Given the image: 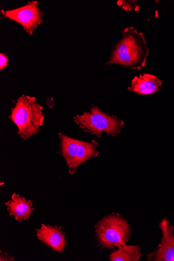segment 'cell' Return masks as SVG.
<instances>
[{"mask_svg": "<svg viewBox=\"0 0 174 261\" xmlns=\"http://www.w3.org/2000/svg\"><path fill=\"white\" fill-rule=\"evenodd\" d=\"M122 33V38L116 44L107 65L115 64L141 70L145 66L150 51L143 34L133 27L127 28Z\"/></svg>", "mask_w": 174, "mask_h": 261, "instance_id": "obj_1", "label": "cell"}, {"mask_svg": "<svg viewBox=\"0 0 174 261\" xmlns=\"http://www.w3.org/2000/svg\"><path fill=\"white\" fill-rule=\"evenodd\" d=\"M43 107L38 103L35 97L22 95L11 110L10 116L16 125L18 134L23 139L35 135L43 125L44 117Z\"/></svg>", "mask_w": 174, "mask_h": 261, "instance_id": "obj_2", "label": "cell"}, {"mask_svg": "<svg viewBox=\"0 0 174 261\" xmlns=\"http://www.w3.org/2000/svg\"><path fill=\"white\" fill-rule=\"evenodd\" d=\"M74 121L84 132L100 137L103 133L116 136L120 134L124 123L115 115L109 116L97 106H93L89 112L77 115Z\"/></svg>", "mask_w": 174, "mask_h": 261, "instance_id": "obj_3", "label": "cell"}, {"mask_svg": "<svg viewBox=\"0 0 174 261\" xmlns=\"http://www.w3.org/2000/svg\"><path fill=\"white\" fill-rule=\"evenodd\" d=\"M99 243L104 248H120L126 244L131 234L128 222L119 215L107 216L96 225Z\"/></svg>", "mask_w": 174, "mask_h": 261, "instance_id": "obj_4", "label": "cell"}, {"mask_svg": "<svg viewBox=\"0 0 174 261\" xmlns=\"http://www.w3.org/2000/svg\"><path fill=\"white\" fill-rule=\"evenodd\" d=\"M2 14L5 17L19 23L30 35L33 34L35 30L43 22V14L37 1L30 2L27 5L15 9L3 10Z\"/></svg>", "mask_w": 174, "mask_h": 261, "instance_id": "obj_5", "label": "cell"}, {"mask_svg": "<svg viewBox=\"0 0 174 261\" xmlns=\"http://www.w3.org/2000/svg\"><path fill=\"white\" fill-rule=\"evenodd\" d=\"M162 237L158 249L148 255V259L155 261H174L173 227L166 218L159 224Z\"/></svg>", "mask_w": 174, "mask_h": 261, "instance_id": "obj_6", "label": "cell"}, {"mask_svg": "<svg viewBox=\"0 0 174 261\" xmlns=\"http://www.w3.org/2000/svg\"><path fill=\"white\" fill-rule=\"evenodd\" d=\"M38 239L53 250L62 252L66 245L65 233L58 226L41 225L37 229Z\"/></svg>", "mask_w": 174, "mask_h": 261, "instance_id": "obj_7", "label": "cell"}, {"mask_svg": "<svg viewBox=\"0 0 174 261\" xmlns=\"http://www.w3.org/2000/svg\"><path fill=\"white\" fill-rule=\"evenodd\" d=\"M162 85L161 81L156 76L144 74L135 76L128 90L138 94L149 95L159 91Z\"/></svg>", "mask_w": 174, "mask_h": 261, "instance_id": "obj_8", "label": "cell"}, {"mask_svg": "<svg viewBox=\"0 0 174 261\" xmlns=\"http://www.w3.org/2000/svg\"><path fill=\"white\" fill-rule=\"evenodd\" d=\"M6 205L10 215L14 216L19 222L29 219L35 210L31 200L27 201L15 193L12 195L11 200L7 202Z\"/></svg>", "mask_w": 174, "mask_h": 261, "instance_id": "obj_9", "label": "cell"}, {"mask_svg": "<svg viewBox=\"0 0 174 261\" xmlns=\"http://www.w3.org/2000/svg\"><path fill=\"white\" fill-rule=\"evenodd\" d=\"M59 137L61 140L62 155L67 163L69 173L73 174L78 169L76 164L79 140L70 138L62 133L59 134Z\"/></svg>", "mask_w": 174, "mask_h": 261, "instance_id": "obj_10", "label": "cell"}, {"mask_svg": "<svg viewBox=\"0 0 174 261\" xmlns=\"http://www.w3.org/2000/svg\"><path fill=\"white\" fill-rule=\"evenodd\" d=\"M141 249L138 246L123 245L110 256L111 261H138L141 257Z\"/></svg>", "mask_w": 174, "mask_h": 261, "instance_id": "obj_11", "label": "cell"}, {"mask_svg": "<svg viewBox=\"0 0 174 261\" xmlns=\"http://www.w3.org/2000/svg\"><path fill=\"white\" fill-rule=\"evenodd\" d=\"M97 143L92 140L91 142H85L79 140L78 152L77 159V167L89 159L97 157L99 152L97 150Z\"/></svg>", "mask_w": 174, "mask_h": 261, "instance_id": "obj_12", "label": "cell"}, {"mask_svg": "<svg viewBox=\"0 0 174 261\" xmlns=\"http://www.w3.org/2000/svg\"><path fill=\"white\" fill-rule=\"evenodd\" d=\"M137 1H127V0H120L117 2L118 6L121 7L122 9L128 12H138L140 8L137 5Z\"/></svg>", "mask_w": 174, "mask_h": 261, "instance_id": "obj_13", "label": "cell"}, {"mask_svg": "<svg viewBox=\"0 0 174 261\" xmlns=\"http://www.w3.org/2000/svg\"><path fill=\"white\" fill-rule=\"evenodd\" d=\"M9 59L4 54H0V69L3 70L8 66Z\"/></svg>", "mask_w": 174, "mask_h": 261, "instance_id": "obj_14", "label": "cell"}, {"mask_svg": "<svg viewBox=\"0 0 174 261\" xmlns=\"http://www.w3.org/2000/svg\"><path fill=\"white\" fill-rule=\"evenodd\" d=\"M15 257L14 256H11L8 253H4L1 251L0 254V260L1 261H8V260H14Z\"/></svg>", "mask_w": 174, "mask_h": 261, "instance_id": "obj_15", "label": "cell"}]
</instances>
